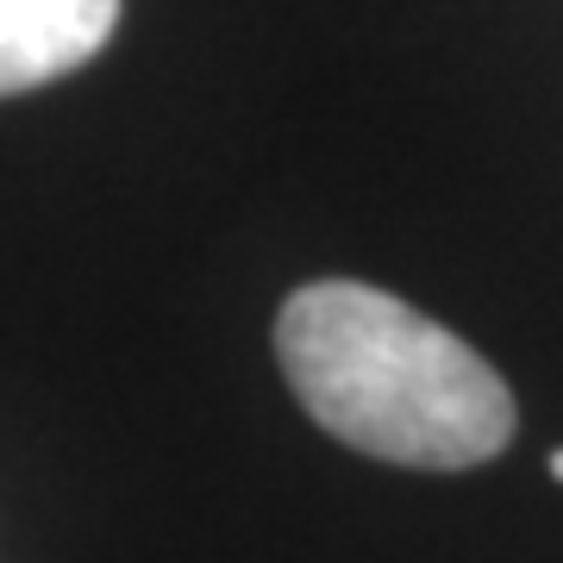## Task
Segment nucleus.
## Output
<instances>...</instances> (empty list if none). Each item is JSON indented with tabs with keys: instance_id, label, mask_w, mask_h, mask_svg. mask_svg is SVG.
Listing matches in <instances>:
<instances>
[{
	"instance_id": "obj_1",
	"label": "nucleus",
	"mask_w": 563,
	"mask_h": 563,
	"mask_svg": "<svg viewBox=\"0 0 563 563\" xmlns=\"http://www.w3.org/2000/svg\"><path fill=\"white\" fill-rule=\"evenodd\" d=\"M276 363L339 444L407 470H470L514 439V395L457 332L369 282H307L276 313Z\"/></svg>"
},
{
	"instance_id": "obj_2",
	"label": "nucleus",
	"mask_w": 563,
	"mask_h": 563,
	"mask_svg": "<svg viewBox=\"0 0 563 563\" xmlns=\"http://www.w3.org/2000/svg\"><path fill=\"white\" fill-rule=\"evenodd\" d=\"M120 25V0H0V101L95 63Z\"/></svg>"
},
{
	"instance_id": "obj_3",
	"label": "nucleus",
	"mask_w": 563,
	"mask_h": 563,
	"mask_svg": "<svg viewBox=\"0 0 563 563\" xmlns=\"http://www.w3.org/2000/svg\"><path fill=\"white\" fill-rule=\"evenodd\" d=\"M551 476H558V483H563V444H558V451H551Z\"/></svg>"
}]
</instances>
